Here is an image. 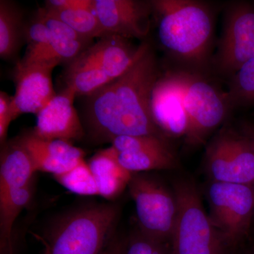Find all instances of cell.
I'll return each mask as SVG.
<instances>
[{"mask_svg": "<svg viewBox=\"0 0 254 254\" xmlns=\"http://www.w3.org/2000/svg\"><path fill=\"white\" fill-rule=\"evenodd\" d=\"M160 75L154 52L147 43L126 72L87 97L86 118L92 136L112 142L120 136L165 138L151 111L153 88Z\"/></svg>", "mask_w": 254, "mask_h": 254, "instance_id": "6da1fadb", "label": "cell"}, {"mask_svg": "<svg viewBox=\"0 0 254 254\" xmlns=\"http://www.w3.org/2000/svg\"><path fill=\"white\" fill-rule=\"evenodd\" d=\"M162 46L179 60L201 67L211 50L214 20L211 9L201 1L154 0Z\"/></svg>", "mask_w": 254, "mask_h": 254, "instance_id": "7a4b0ae2", "label": "cell"}, {"mask_svg": "<svg viewBox=\"0 0 254 254\" xmlns=\"http://www.w3.org/2000/svg\"><path fill=\"white\" fill-rule=\"evenodd\" d=\"M116 205L103 203L75 210L60 219L44 240V254H99L112 238Z\"/></svg>", "mask_w": 254, "mask_h": 254, "instance_id": "3957f363", "label": "cell"}, {"mask_svg": "<svg viewBox=\"0 0 254 254\" xmlns=\"http://www.w3.org/2000/svg\"><path fill=\"white\" fill-rule=\"evenodd\" d=\"M174 193L178 210L170 254H224L227 245L205 213L195 185L178 181Z\"/></svg>", "mask_w": 254, "mask_h": 254, "instance_id": "277c9868", "label": "cell"}, {"mask_svg": "<svg viewBox=\"0 0 254 254\" xmlns=\"http://www.w3.org/2000/svg\"><path fill=\"white\" fill-rule=\"evenodd\" d=\"M136 206L139 231L163 243L171 241L177 217V202L161 182L133 173L128 185Z\"/></svg>", "mask_w": 254, "mask_h": 254, "instance_id": "5b68a950", "label": "cell"}, {"mask_svg": "<svg viewBox=\"0 0 254 254\" xmlns=\"http://www.w3.org/2000/svg\"><path fill=\"white\" fill-rule=\"evenodd\" d=\"M209 217L227 247L242 238L254 214L253 186L213 182L208 190Z\"/></svg>", "mask_w": 254, "mask_h": 254, "instance_id": "8992f818", "label": "cell"}, {"mask_svg": "<svg viewBox=\"0 0 254 254\" xmlns=\"http://www.w3.org/2000/svg\"><path fill=\"white\" fill-rule=\"evenodd\" d=\"M185 104L189 118L185 138L190 145L200 144L221 125L230 105L226 95L201 76L183 71Z\"/></svg>", "mask_w": 254, "mask_h": 254, "instance_id": "52a82bcc", "label": "cell"}, {"mask_svg": "<svg viewBox=\"0 0 254 254\" xmlns=\"http://www.w3.org/2000/svg\"><path fill=\"white\" fill-rule=\"evenodd\" d=\"M207 168L213 182L253 186L254 147L245 133L225 130L209 145Z\"/></svg>", "mask_w": 254, "mask_h": 254, "instance_id": "ba28073f", "label": "cell"}, {"mask_svg": "<svg viewBox=\"0 0 254 254\" xmlns=\"http://www.w3.org/2000/svg\"><path fill=\"white\" fill-rule=\"evenodd\" d=\"M254 58V8L235 3L227 9L215 63L223 74L237 73Z\"/></svg>", "mask_w": 254, "mask_h": 254, "instance_id": "9c48e42d", "label": "cell"}, {"mask_svg": "<svg viewBox=\"0 0 254 254\" xmlns=\"http://www.w3.org/2000/svg\"><path fill=\"white\" fill-rule=\"evenodd\" d=\"M60 63L58 60L18 62L14 71L16 91L11 102L14 119L25 113L38 115L56 96L52 73Z\"/></svg>", "mask_w": 254, "mask_h": 254, "instance_id": "30bf717a", "label": "cell"}, {"mask_svg": "<svg viewBox=\"0 0 254 254\" xmlns=\"http://www.w3.org/2000/svg\"><path fill=\"white\" fill-rule=\"evenodd\" d=\"M151 111L155 124L165 136H186L189 118L183 71L168 72L159 77L152 93Z\"/></svg>", "mask_w": 254, "mask_h": 254, "instance_id": "8fae6325", "label": "cell"}, {"mask_svg": "<svg viewBox=\"0 0 254 254\" xmlns=\"http://www.w3.org/2000/svg\"><path fill=\"white\" fill-rule=\"evenodd\" d=\"M94 8L105 34L142 39L150 30L151 1L94 0Z\"/></svg>", "mask_w": 254, "mask_h": 254, "instance_id": "7c38bea8", "label": "cell"}, {"mask_svg": "<svg viewBox=\"0 0 254 254\" xmlns=\"http://www.w3.org/2000/svg\"><path fill=\"white\" fill-rule=\"evenodd\" d=\"M76 92L66 87L37 115L33 134L46 140L72 143L84 135L77 112L73 106Z\"/></svg>", "mask_w": 254, "mask_h": 254, "instance_id": "4fadbf2b", "label": "cell"}, {"mask_svg": "<svg viewBox=\"0 0 254 254\" xmlns=\"http://www.w3.org/2000/svg\"><path fill=\"white\" fill-rule=\"evenodd\" d=\"M146 45L147 43L143 42L135 46L128 39L107 35L68 64L95 66L114 80L131 67Z\"/></svg>", "mask_w": 254, "mask_h": 254, "instance_id": "5bb4252c", "label": "cell"}, {"mask_svg": "<svg viewBox=\"0 0 254 254\" xmlns=\"http://www.w3.org/2000/svg\"><path fill=\"white\" fill-rule=\"evenodd\" d=\"M17 138L31 155L37 172L55 176L66 173L84 160V151L70 142L42 139L32 131Z\"/></svg>", "mask_w": 254, "mask_h": 254, "instance_id": "9a60e30c", "label": "cell"}, {"mask_svg": "<svg viewBox=\"0 0 254 254\" xmlns=\"http://www.w3.org/2000/svg\"><path fill=\"white\" fill-rule=\"evenodd\" d=\"M1 145L0 194L31 185L37 170L28 150L17 138Z\"/></svg>", "mask_w": 254, "mask_h": 254, "instance_id": "2e32d148", "label": "cell"}, {"mask_svg": "<svg viewBox=\"0 0 254 254\" xmlns=\"http://www.w3.org/2000/svg\"><path fill=\"white\" fill-rule=\"evenodd\" d=\"M88 164L96 182L98 193L105 199H115L121 194L133 175L120 163L118 153L113 146L98 151Z\"/></svg>", "mask_w": 254, "mask_h": 254, "instance_id": "e0dca14e", "label": "cell"}, {"mask_svg": "<svg viewBox=\"0 0 254 254\" xmlns=\"http://www.w3.org/2000/svg\"><path fill=\"white\" fill-rule=\"evenodd\" d=\"M37 15L46 25L50 36V51L46 60L70 62L91 46L93 40L81 36L66 23L40 8Z\"/></svg>", "mask_w": 254, "mask_h": 254, "instance_id": "ac0fdd59", "label": "cell"}, {"mask_svg": "<svg viewBox=\"0 0 254 254\" xmlns=\"http://www.w3.org/2000/svg\"><path fill=\"white\" fill-rule=\"evenodd\" d=\"M33 184L0 194V254H16L13 227L20 213L31 201Z\"/></svg>", "mask_w": 254, "mask_h": 254, "instance_id": "d6986e66", "label": "cell"}, {"mask_svg": "<svg viewBox=\"0 0 254 254\" xmlns=\"http://www.w3.org/2000/svg\"><path fill=\"white\" fill-rule=\"evenodd\" d=\"M26 28L21 11L11 1H0V57L14 60L26 40Z\"/></svg>", "mask_w": 254, "mask_h": 254, "instance_id": "ffe728a7", "label": "cell"}, {"mask_svg": "<svg viewBox=\"0 0 254 254\" xmlns=\"http://www.w3.org/2000/svg\"><path fill=\"white\" fill-rule=\"evenodd\" d=\"M120 163L131 173L154 170H168L176 166L177 160L170 148L118 153Z\"/></svg>", "mask_w": 254, "mask_h": 254, "instance_id": "44dd1931", "label": "cell"}, {"mask_svg": "<svg viewBox=\"0 0 254 254\" xmlns=\"http://www.w3.org/2000/svg\"><path fill=\"white\" fill-rule=\"evenodd\" d=\"M113 81L99 68L90 65L68 64L65 73L66 86L76 95L89 96Z\"/></svg>", "mask_w": 254, "mask_h": 254, "instance_id": "7402d4cb", "label": "cell"}, {"mask_svg": "<svg viewBox=\"0 0 254 254\" xmlns=\"http://www.w3.org/2000/svg\"><path fill=\"white\" fill-rule=\"evenodd\" d=\"M45 10L52 16L66 23L81 36L93 40L106 36L99 19L93 9H53L45 6Z\"/></svg>", "mask_w": 254, "mask_h": 254, "instance_id": "603a6c76", "label": "cell"}, {"mask_svg": "<svg viewBox=\"0 0 254 254\" xmlns=\"http://www.w3.org/2000/svg\"><path fill=\"white\" fill-rule=\"evenodd\" d=\"M65 189L80 195H99L94 177L84 160L66 173L54 176Z\"/></svg>", "mask_w": 254, "mask_h": 254, "instance_id": "cb8c5ba5", "label": "cell"}, {"mask_svg": "<svg viewBox=\"0 0 254 254\" xmlns=\"http://www.w3.org/2000/svg\"><path fill=\"white\" fill-rule=\"evenodd\" d=\"M225 95L230 107L254 101V58L232 76L229 91Z\"/></svg>", "mask_w": 254, "mask_h": 254, "instance_id": "d4e9b609", "label": "cell"}, {"mask_svg": "<svg viewBox=\"0 0 254 254\" xmlns=\"http://www.w3.org/2000/svg\"><path fill=\"white\" fill-rule=\"evenodd\" d=\"M28 46L22 60L26 61L46 60L50 51V36L46 25L38 15L26 28Z\"/></svg>", "mask_w": 254, "mask_h": 254, "instance_id": "484cf974", "label": "cell"}, {"mask_svg": "<svg viewBox=\"0 0 254 254\" xmlns=\"http://www.w3.org/2000/svg\"><path fill=\"white\" fill-rule=\"evenodd\" d=\"M111 143V146L118 153L170 148L165 138L149 135L118 136L114 138Z\"/></svg>", "mask_w": 254, "mask_h": 254, "instance_id": "4316f807", "label": "cell"}, {"mask_svg": "<svg viewBox=\"0 0 254 254\" xmlns=\"http://www.w3.org/2000/svg\"><path fill=\"white\" fill-rule=\"evenodd\" d=\"M125 254H170L165 243L138 231L126 242Z\"/></svg>", "mask_w": 254, "mask_h": 254, "instance_id": "83f0119b", "label": "cell"}, {"mask_svg": "<svg viewBox=\"0 0 254 254\" xmlns=\"http://www.w3.org/2000/svg\"><path fill=\"white\" fill-rule=\"evenodd\" d=\"M12 97L9 96L4 92L0 93V142L3 145L6 143L7 131L10 123L14 120L12 109H11Z\"/></svg>", "mask_w": 254, "mask_h": 254, "instance_id": "f1b7e54d", "label": "cell"}, {"mask_svg": "<svg viewBox=\"0 0 254 254\" xmlns=\"http://www.w3.org/2000/svg\"><path fill=\"white\" fill-rule=\"evenodd\" d=\"M46 2V7L53 9H94V0H50Z\"/></svg>", "mask_w": 254, "mask_h": 254, "instance_id": "f546056e", "label": "cell"}, {"mask_svg": "<svg viewBox=\"0 0 254 254\" xmlns=\"http://www.w3.org/2000/svg\"><path fill=\"white\" fill-rule=\"evenodd\" d=\"M127 240L113 237L99 254H125Z\"/></svg>", "mask_w": 254, "mask_h": 254, "instance_id": "4dcf8cb0", "label": "cell"}, {"mask_svg": "<svg viewBox=\"0 0 254 254\" xmlns=\"http://www.w3.org/2000/svg\"><path fill=\"white\" fill-rule=\"evenodd\" d=\"M242 132L245 133L246 136L250 138L251 142H252L254 147V127L246 125V126L244 127L243 131ZM253 187L254 190V183Z\"/></svg>", "mask_w": 254, "mask_h": 254, "instance_id": "1f68e13d", "label": "cell"}]
</instances>
